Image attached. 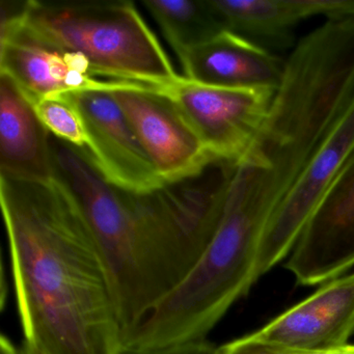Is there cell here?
Listing matches in <instances>:
<instances>
[{"label": "cell", "mask_w": 354, "mask_h": 354, "mask_svg": "<svg viewBox=\"0 0 354 354\" xmlns=\"http://www.w3.org/2000/svg\"><path fill=\"white\" fill-rule=\"evenodd\" d=\"M55 173L77 196L111 277L124 337L196 266L214 236L237 162L215 158L150 192L107 182L86 150L51 136Z\"/></svg>", "instance_id": "6da1fadb"}, {"label": "cell", "mask_w": 354, "mask_h": 354, "mask_svg": "<svg viewBox=\"0 0 354 354\" xmlns=\"http://www.w3.org/2000/svg\"><path fill=\"white\" fill-rule=\"evenodd\" d=\"M0 204L24 339L45 354H119L111 277L71 188L0 176Z\"/></svg>", "instance_id": "7a4b0ae2"}, {"label": "cell", "mask_w": 354, "mask_h": 354, "mask_svg": "<svg viewBox=\"0 0 354 354\" xmlns=\"http://www.w3.org/2000/svg\"><path fill=\"white\" fill-rule=\"evenodd\" d=\"M37 32L84 57L99 80L165 88L181 75L133 3H26Z\"/></svg>", "instance_id": "3957f363"}, {"label": "cell", "mask_w": 354, "mask_h": 354, "mask_svg": "<svg viewBox=\"0 0 354 354\" xmlns=\"http://www.w3.org/2000/svg\"><path fill=\"white\" fill-rule=\"evenodd\" d=\"M28 1L1 0L0 73L32 101L88 90L113 91L125 82L99 80L88 62L37 32L26 20Z\"/></svg>", "instance_id": "277c9868"}, {"label": "cell", "mask_w": 354, "mask_h": 354, "mask_svg": "<svg viewBox=\"0 0 354 354\" xmlns=\"http://www.w3.org/2000/svg\"><path fill=\"white\" fill-rule=\"evenodd\" d=\"M169 95L214 158L239 162L262 128L275 92L216 88L181 76Z\"/></svg>", "instance_id": "5b68a950"}, {"label": "cell", "mask_w": 354, "mask_h": 354, "mask_svg": "<svg viewBox=\"0 0 354 354\" xmlns=\"http://www.w3.org/2000/svg\"><path fill=\"white\" fill-rule=\"evenodd\" d=\"M111 94L165 183L192 177L215 159L163 88L128 82Z\"/></svg>", "instance_id": "8992f818"}, {"label": "cell", "mask_w": 354, "mask_h": 354, "mask_svg": "<svg viewBox=\"0 0 354 354\" xmlns=\"http://www.w3.org/2000/svg\"><path fill=\"white\" fill-rule=\"evenodd\" d=\"M353 152L354 99L271 217L261 241L257 279L289 256L308 219Z\"/></svg>", "instance_id": "52a82bcc"}, {"label": "cell", "mask_w": 354, "mask_h": 354, "mask_svg": "<svg viewBox=\"0 0 354 354\" xmlns=\"http://www.w3.org/2000/svg\"><path fill=\"white\" fill-rule=\"evenodd\" d=\"M354 266V152L308 219L285 264L299 285L315 286Z\"/></svg>", "instance_id": "ba28073f"}, {"label": "cell", "mask_w": 354, "mask_h": 354, "mask_svg": "<svg viewBox=\"0 0 354 354\" xmlns=\"http://www.w3.org/2000/svg\"><path fill=\"white\" fill-rule=\"evenodd\" d=\"M69 95L84 121L86 152L107 182L134 192H150L165 184L111 91Z\"/></svg>", "instance_id": "9c48e42d"}, {"label": "cell", "mask_w": 354, "mask_h": 354, "mask_svg": "<svg viewBox=\"0 0 354 354\" xmlns=\"http://www.w3.org/2000/svg\"><path fill=\"white\" fill-rule=\"evenodd\" d=\"M354 333V273L327 281L306 299L250 333L254 339L308 352L348 345Z\"/></svg>", "instance_id": "30bf717a"}, {"label": "cell", "mask_w": 354, "mask_h": 354, "mask_svg": "<svg viewBox=\"0 0 354 354\" xmlns=\"http://www.w3.org/2000/svg\"><path fill=\"white\" fill-rule=\"evenodd\" d=\"M179 61L184 77L216 88L277 92L285 76L286 61L229 30L190 49Z\"/></svg>", "instance_id": "8fae6325"}, {"label": "cell", "mask_w": 354, "mask_h": 354, "mask_svg": "<svg viewBox=\"0 0 354 354\" xmlns=\"http://www.w3.org/2000/svg\"><path fill=\"white\" fill-rule=\"evenodd\" d=\"M0 176L24 181L55 177L51 134L32 101L0 73Z\"/></svg>", "instance_id": "7c38bea8"}, {"label": "cell", "mask_w": 354, "mask_h": 354, "mask_svg": "<svg viewBox=\"0 0 354 354\" xmlns=\"http://www.w3.org/2000/svg\"><path fill=\"white\" fill-rule=\"evenodd\" d=\"M209 5L223 30L256 44H288L292 30L315 16L354 18V0H209Z\"/></svg>", "instance_id": "4fadbf2b"}, {"label": "cell", "mask_w": 354, "mask_h": 354, "mask_svg": "<svg viewBox=\"0 0 354 354\" xmlns=\"http://www.w3.org/2000/svg\"><path fill=\"white\" fill-rule=\"evenodd\" d=\"M144 6L179 59L225 30L209 0H147Z\"/></svg>", "instance_id": "5bb4252c"}, {"label": "cell", "mask_w": 354, "mask_h": 354, "mask_svg": "<svg viewBox=\"0 0 354 354\" xmlns=\"http://www.w3.org/2000/svg\"><path fill=\"white\" fill-rule=\"evenodd\" d=\"M34 105L51 136L80 150H86L88 136L84 121L69 93L45 97Z\"/></svg>", "instance_id": "9a60e30c"}, {"label": "cell", "mask_w": 354, "mask_h": 354, "mask_svg": "<svg viewBox=\"0 0 354 354\" xmlns=\"http://www.w3.org/2000/svg\"><path fill=\"white\" fill-rule=\"evenodd\" d=\"M328 352H308L292 349L279 344L254 339L248 335L217 348L216 354H327Z\"/></svg>", "instance_id": "2e32d148"}, {"label": "cell", "mask_w": 354, "mask_h": 354, "mask_svg": "<svg viewBox=\"0 0 354 354\" xmlns=\"http://www.w3.org/2000/svg\"><path fill=\"white\" fill-rule=\"evenodd\" d=\"M216 347L205 341L183 345L169 346V347L156 348V349H144V348L128 347L123 346L119 354H216Z\"/></svg>", "instance_id": "e0dca14e"}, {"label": "cell", "mask_w": 354, "mask_h": 354, "mask_svg": "<svg viewBox=\"0 0 354 354\" xmlns=\"http://www.w3.org/2000/svg\"><path fill=\"white\" fill-rule=\"evenodd\" d=\"M0 354H22L21 349H18L15 344L6 335L0 337Z\"/></svg>", "instance_id": "ac0fdd59"}, {"label": "cell", "mask_w": 354, "mask_h": 354, "mask_svg": "<svg viewBox=\"0 0 354 354\" xmlns=\"http://www.w3.org/2000/svg\"><path fill=\"white\" fill-rule=\"evenodd\" d=\"M22 354H45V352L41 349L40 347L36 345V344L32 343V342L26 341L24 339V345L21 347Z\"/></svg>", "instance_id": "d6986e66"}, {"label": "cell", "mask_w": 354, "mask_h": 354, "mask_svg": "<svg viewBox=\"0 0 354 354\" xmlns=\"http://www.w3.org/2000/svg\"><path fill=\"white\" fill-rule=\"evenodd\" d=\"M327 354H354V345L344 346L339 349L333 350V351L328 352Z\"/></svg>", "instance_id": "ffe728a7"}]
</instances>
